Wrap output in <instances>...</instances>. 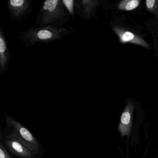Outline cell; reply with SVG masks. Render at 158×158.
<instances>
[{
    "mask_svg": "<svg viewBox=\"0 0 158 158\" xmlns=\"http://www.w3.org/2000/svg\"><path fill=\"white\" fill-rule=\"evenodd\" d=\"M70 33L71 31L64 27L36 26L20 32L16 40L25 47H28L37 44H48L57 42Z\"/></svg>",
    "mask_w": 158,
    "mask_h": 158,
    "instance_id": "cell-1",
    "label": "cell"
},
{
    "mask_svg": "<svg viewBox=\"0 0 158 158\" xmlns=\"http://www.w3.org/2000/svg\"><path fill=\"white\" fill-rule=\"evenodd\" d=\"M70 20L62 0H47L42 2L36 19V26L61 27Z\"/></svg>",
    "mask_w": 158,
    "mask_h": 158,
    "instance_id": "cell-2",
    "label": "cell"
},
{
    "mask_svg": "<svg viewBox=\"0 0 158 158\" xmlns=\"http://www.w3.org/2000/svg\"><path fill=\"white\" fill-rule=\"evenodd\" d=\"M5 119L7 125L13 127L12 132L6 138L18 140L35 154H37L40 150L39 144L31 132L9 115H6Z\"/></svg>",
    "mask_w": 158,
    "mask_h": 158,
    "instance_id": "cell-3",
    "label": "cell"
},
{
    "mask_svg": "<svg viewBox=\"0 0 158 158\" xmlns=\"http://www.w3.org/2000/svg\"><path fill=\"white\" fill-rule=\"evenodd\" d=\"M34 0H10L7 2V9L11 20L20 23L32 12Z\"/></svg>",
    "mask_w": 158,
    "mask_h": 158,
    "instance_id": "cell-4",
    "label": "cell"
},
{
    "mask_svg": "<svg viewBox=\"0 0 158 158\" xmlns=\"http://www.w3.org/2000/svg\"><path fill=\"white\" fill-rule=\"evenodd\" d=\"M101 2L100 0H75V12L83 20H91Z\"/></svg>",
    "mask_w": 158,
    "mask_h": 158,
    "instance_id": "cell-5",
    "label": "cell"
},
{
    "mask_svg": "<svg viewBox=\"0 0 158 158\" xmlns=\"http://www.w3.org/2000/svg\"><path fill=\"white\" fill-rule=\"evenodd\" d=\"M113 30L118 36L121 43H131L146 48H150L148 44L142 37L129 29L118 26H114Z\"/></svg>",
    "mask_w": 158,
    "mask_h": 158,
    "instance_id": "cell-6",
    "label": "cell"
},
{
    "mask_svg": "<svg viewBox=\"0 0 158 158\" xmlns=\"http://www.w3.org/2000/svg\"><path fill=\"white\" fill-rule=\"evenodd\" d=\"M11 58L9 40L2 26L0 27V74L4 75L9 70Z\"/></svg>",
    "mask_w": 158,
    "mask_h": 158,
    "instance_id": "cell-7",
    "label": "cell"
},
{
    "mask_svg": "<svg viewBox=\"0 0 158 158\" xmlns=\"http://www.w3.org/2000/svg\"><path fill=\"white\" fill-rule=\"evenodd\" d=\"M134 110V103L132 102H128L122 114L118 127L119 132L122 135H128L131 133L132 114Z\"/></svg>",
    "mask_w": 158,
    "mask_h": 158,
    "instance_id": "cell-8",
    "label": "cell"
},
{
    "mask_svg": "<svg viewBox=\"0 0 158 158\" xmlns=\"http://www.w3.org/2000/svg\"><path fill=\"white\" fill-rule=\"evenodd\" d=\"M5 144L10 152L20 158H32L35 154L28 148L16 139L6 138Z\"/></svg>",
    "mask_w": 158,
    "mask_h": 158,
    "instance_id": "cell-9",
    "label": "cell"
},
{
    "mask_svg": "<svg viewBox=\"0 0 158 158\" xmlns=\"http://www.w3.org/2000/svg\"><path fill=\"white\" fill-rule=\"evenodd\" d=\"M140 2L139 0H123L119 2L117 9L125 11H132L137 8Z\"/></svg>",
    "mask_w": 158,
    "mask_h": 158,
    "instance_id": "cell-10",
    "label": "cell"
},
{
    "mask_svg": "<svg viewBox=\"0 0 158 158\" xmlns=\"http://www.w3.org/2000/svg\"><path fill=\"white\" fill-rule=\"evenodd\" d=\"M145 2L147 10L158 19V0H147Z\"/></svg>",
    "mask_w": 158,
    "mask_h": 158,
    "instance_id": "cell-11",
    "label": "cell"
},
{
    "mask_svg": "<svg viewBox=\"0 0 158 158\" xmlns=\"http://www.w3.org/2000/svg\"><path fill=\"white\" fill-rule=\"evenodd\" d=\"M64 8H66L67 11L71 15L73 19L74 18L75 12V0H62Z\"/></svg>",
    "mask_w": 158,
    "mask_h": 158,
    "instance_id": "cell-12",
    "label": "cell"
},
{
    "mask_svg": "<svg viewBox=\"0 0 158 158\" xmlns=\"http://www.w3.org/2000/svg\"><path fill=\"white\" fill-rule=\"evenodd\" d=\"M0 158H11L2 143L0 144Z\"/></svg>",
    "mask_w": 158,
    "mask_h": 158,
    "instance_id": "cell-13",
    "label": "cell"
}]
</instances>
